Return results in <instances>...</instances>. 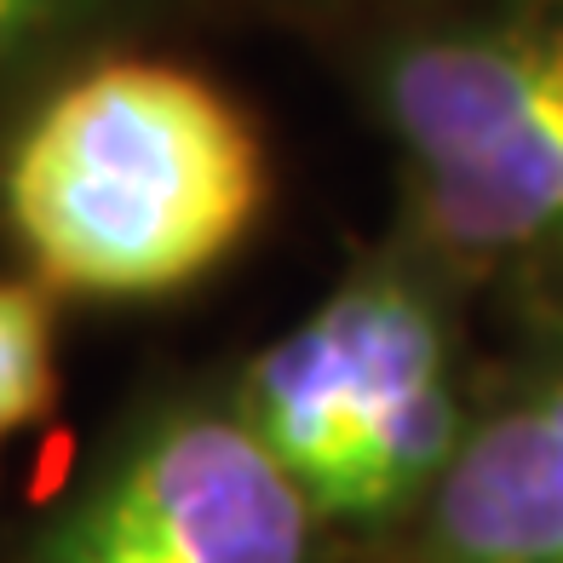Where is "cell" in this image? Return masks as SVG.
<instances>
[{"mask_svg": "<svg viewBox=\"0 0 563 563\" xmlns=\"http://www.w3.org/2000/svg\"><path fill=\"white\" fill-rule=\"evenodd\" d=\"M81 0H0V75H7L35 41H46Z\"/></svg>", "mask_w": 563, "mask_h": 563, "instance_id": "obj_7", "label": "cell"}, {"mask_svg": "<svg viewBox=\"0 0 563 563\" xmlns=\"http://www.w3.org/2000/svg\"><path fill=\"white\" fill-rule=\"evenodd\" d=\"M431 563H563V374L460 431L426 489Z\"/></svg>", "mask_w": 563, "mask_h": 563, "instance_id": "obj_5", "label": "cell"}, {"mask_svg": "<svg viewBox=\"0 0 563 563\" xmlns=\"http://www.w3.org/2000/svg\"><path fill=\"white\" fill-rule=\"evenodd\" d=\"M236 415L317 518L379 523L415 506L460 443L454 351L415 276L356 271L242 374Z\"/></svg>", "mask_w": 563, "mask_h": 563, "instance_id": "obj_2", "label": "cell"}, {"mask_svg": "<svg viewBox=\"0 0 563 563\" xmlns=\"http://www.w3.org/2000/svg\"><path fill=\"white\" fill-rule=\"evenodd\" d=\"M379 115L431 247L477 265L563 260V12L397 46Z\"/></svg>", "mask_w": 563, "mask_h": 563, "instance_id": "obj_3", "label": "cell"}, {"mask_svg": "<svg viewBox=\"0 0 563 563\" xmlns=\"http://www.w3.org/2000/svg\"><path fill=\"white\" fill-rule=\"evenodd\" d=\"M265 190V144L230 92L162 58H110L23 126L0 213L41 282L156 299L224 265L260 224Z\"/></svg>", "mask_w": 563, "mask_h": 563, "instance_id": "obj_1", "label": "cell"}, {"mask_svg": "<svg viewBox=\"0 0 563 563\" xmlns=\"http://www.w3.org/2000/svg\"><path fill=\"white\" fill-rule=\"evenodd\" d=\"M317 506L236 408L150 420L41 534L35 563H311Z\"/></svg>", "mask_w": 563, "mask_h": 563, "instance_id": "obj_4", "label": "cell"}, {"mask_svg": "<svg viewBox=\"0 0 563 563\" xmlns=\"http://www.w3.org/2000/svg\"><path fill=\"white\" fill-rule=\"evenodd\" d=\"M58 391V322L35 282H0V438L35 426Z\"/></svg>", "mask_w": 563, "mask_h": 563, "instance_id": "obj_6", "label": "cell"}]
</instances>
